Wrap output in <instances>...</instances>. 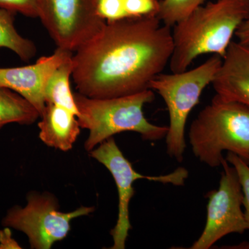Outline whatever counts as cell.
<instances>
[{
	"label": "cell",
	"mask_w": 249,
	"mask_h": 249,
	"mask_svg": "<svg viewBox=\"0 0 249 249\" xmlns=\"http://www.w3.org/2000/svg\"><path fill=\"white\" fill-rule=\"evenodd\" d=\"M93 211L94 207L82 206L71 212H61L52 195L31 193L25 206H14L7 211L2 225L24 232L31 249H50L54 243L67 237L73 219Z\"/></svg>",
	"instance_id": "obj_6"
},
{
	"label": "cell",
	"mask_w": 249,
	"mask_h": 249,
	"mask_svg": "<svg viewBox=\"0 0 249 249\" xmlns=\"http://www.w3.org/2000/svg\"><path fill=\"white\" fill-rule=\"evenodd\" d=\"M223 172L218 189L207 196V217L200 237L191 249H209L229 234H243L247 229L243 206V192L235 168L223 160Z\"/></svg>",
	"instance_id": "obj_9"
},
{
	"label": "cell",
	"mask_w": 249,
	"mask_h": 249,
	"mask_svg": "<svg viewBox=\"0 0 249 249\" xmlns=\"http://www.w3.org/2000/svg\"><path fill=\"white\" fill-rule=\"evenodd\" d=\"M37 18L57 47L75 52L106 25L96 0H37Z\"/></svg>",
	"instance_id": "obj_8"
},
{
	"label": "cell",
	"mask_w": 249,
	"mask_h": 249,
	"mask_svg": "<svg viewBox=\"0 0 249 249\" xmlns=\"http://www.w3.org/2000/svg\"><path fill=\"white\" fill-rule=\"evenodd\" d=\"M222 62L220 56L213 55L189 71L160 73L149 84V89L157 91L168 108L170 124L165 137L166 151L177 161L182 162L184 157L187 119L199 104L205 88L212 83Z\"/></svg>",
	"instance_id": "obj_5"
},
{
	"label": "cell",
	"mask_w": 249,
	"mask_h": 249,
	"mask_svg": "<svg viewBox=\"0 0 249 249\" xmlns=\"http://www.w3.org/2000/svg\"><path fill=\"white\" fill-rule=\"evenodd\" d=\"M40 114L29 101L7 88H0V129L10 124H31Z\"/></svg>",
	"instance_id": "obj_13"
},
{
	"label": "cell",
	"mask_w": 249,
	"mask_h": 249,
	"mask_svg": "<svg viewBox=\"0 0 249 249\" xmlns=\"http://www.w3.org/2000/svg\"><path fill=\"white\" fill-rule=\"evenodd\" d=\"M223 99L249 107V45L231 42L212 83Z\"/></svg>",
	"instance_id": "obj_11"
},
{
	"label": "cell",
	"mask_w": 249,
	"mask_h": 249,
	"mask_svg": "<svg viewBox=\"0 0 249 249\" xmlns=\"http://www.w3.org/2000/svg\"><path fill=\"white\" fill-rule=\"evenodd\" d=\"M155 98L154 91L150 89L129 96L107 98H89L75 93L80 127L89 132L85 142V150L91 152L105 141L124 132L138 133L147 142L165 138L168 126L152 124L144 114V106L153 102Z\"/></svg>",
	"instance_id": "obj_3"
},
{
	"label": "cell",
	"mask_w": 249,
	"mask_h": 249,
	"mask_svg": "<svg viewBox=\"0 0 249 249\" xmlns=\"http://www.w3.org/2000/svg\"><path fill=\"white\" fill-rule=\"evenodd\" d=\"M90 156L104 165L112 175L119 195V212L115 227L111 231L113 238L111 249H124L129 232L132 229L129 220V203L134 196V183L139 179L183 186L188 178V171L179 167L171 173L160 176H148L137 173L132 163L125 158L114 137L105 141L89 152Z\"/></svg>",
	"instance_id": "obj_7"
},
{
	"label": "cell",
	"mask_w": 249,
	"mask_h": 249,
	"mask_svg": "<svg viewBox=\"0 0 249 249\" xmlns=\"http://www.w3.org/2000/svg\"><path fill=\"white\" fill-rule=\"evenodd\" d=\"M73 52L58 48L52 55L42 56L33 65L0 67V88H7L22 96L38 111L46 106L45 90L55 70L73 56Z\"/></svg>",
	"instance_id": "obj_10"
},
{
	"label": "cell",
	"mask_w": 249,
	"mask_h": 249,
	"mask_svg": "<svg viewBox=\"0 0 249 249\" xmlns=\"http://www.w3.org/2000/svg\"><path fill=\"white\" fill-rule=\"evenodd\" d=\"M125 0H96L98 17L107 23L125 20Z\"/></svg>",
	"instance_id": "obj_19"
},
{
	"label": "cell",
	"mask_w": 249,
	"mask_h": 249,
	"mask_svg": "<svg viewBox=\"0 0 249 249\" xmlns=\"http://www.w3.org/2000/svg\"><path fill=\"white\" fill-rule=\"evenodd\" d=\"M22 247L12 237V232L9 227H5L0 230V249H19Z\"/></svg>",
	"instance_id": "obj_21"
},
{
	"label": "cell",
	"mask_w": 249,
	"mask_h": 249,
	"mask_svg": "<svg viewBox=\"0 0 249 249\" xmlns=\"http://www.w3.org/2000/svg\"><path fill=\"white\" fill-rule=\"evenodd\" d=\"M248 18L249 0H217L196 8L173 27L171 71H186L204 54L224 58L236 31Z\"/></svg>",
	"instance_id": "obj_2"
},
{
	"label": "cell",
	"mask_w": 249,
	"mask_h": 249,
	"mask_svg": "<svg viewBox=\"0 0 249 249\" xmlns=\"http://www.w3.org/2000/svg\"><path fill=\"white\" fill-rule=\"evenodd\" d=\"M160 7V0H125V19L157 17Z\"/></svg>",
	"instance_id": "obj_18"
},
{
	"label": "cell",
	"mask_w": 249,
	"mask_h": 249,
	"mask_svg": "<svg viewBox=\"0 0 249 249\" xmlns=\"http://www.w3.org/2000/svg\"><path fill=\"white\" fill-rule=\"evenodd\" d=\"M238 42L249 45V18L242 23L235 32Z\"/></svg>",
	"instance_id": "obj_22"
},
{
	"label": "cell",
	"mask_w": 249,
	"mask_h": 249,
	"mask_svg": "<svg viewBox=\"0 0 249 249\" xmlns=\"http://www.w3.org/2000/svg\"><path fill=\"white\" fill-rule=\"evenodd\" d=\"M16 13L0 9V48L14 52L21 60L29 61L35 56V44L22 37L15 27Z\"/></svg>",
	"instance_id": "obj_15"
},
{
	"label": "cell",
	"mask_w": 249,
	"mask_h": 249,
	"mask_svg": "<svg viewBox=\"0 0 249 249\" xmlns=\"http://www.w3.org/2000/svg\"><path fill=\"white\" fill-rule=\"evenodd\" d=\"M158 17L106 22L72 56V78L87 97L129 96L149 89L169 63L171 28Z\"/></svg>",
	"instance_id": "obj_1"
},
{
	"label": "cell",
	"mask_w": 249,
	"mask_h": 249,
	"mask_svg": "<svg viewBox=\"0 0 249 249\" xmlns=\"http://www.w3.org/2000/svg\"><path fill=\"white\" fill-rule=\"evenodd\" d=\"M40 118V140L47 146L61 151L71 150L81 128L76 114L62 106L46 103Z\"/></svg>",
	"instance_id": "obj_12"
},
{
	"label": "cell",
	"mask_w": 249,
	"mask_h": 249,
	"mask_svg": "<svg viewBox=\"0 0 249 249\" xmlns=\"http://www.w3.org/2000/svg\"><path fill=\"white\" fill-rule=\"evenodd\" d=\"M205 0H160L158 17L160 22L171 28L182 20Z\"/></svg>",
	"instance_id": "obj_16"
},
{
	"label": "cell",
	"mask_w": 249,
	"mask_h": 249,
	"mask_svg": "<svg viewBox=\"0 0 249 249\" xmlns=\"http://www.w3.org/2000/svg\"><path fill=\"white\" fill-rule=\"evenodd\" d=\"M193 155L211 168L221 166L223 152L249 164V107L215 94L192 122L188 132Z\"/></svg>",
	"instance_id": "obj_4"
},
{
	"label": "cell",
	"mask_w": 249,
	"mask_h": 249,
	"mask_svg": "<svg viewBox=\"0 0 249 249\" xmlns=\"http://www.w3.org/2000/svg\"><path fill=\"white\" fill-rule=\"evenodd\" d=\"M73 72L72 58L62 63L50 77L45 90L46 103H52L79 114L74 93H72L70 78Z\"/></svg>",
	"instance_id": "obj_14"
},
{
	"label": "cell",
	"mask_w": 249,
	"mask_h": 249,
	"mask_svg": "<svg viewBox=\"0 0 249 249\" xmlns=\"http://www.w3.org/2000/svg\"><path fill=\"white\" fill-rule=\"evenodd\" d=\"M226 160L235 168L240 179L244 196V215L249 230V164L231 152H228Z\"/></svg>",
	"instance_id": "obj_17"
},
{
	"label": "cell",
	"mask_w": 249,
	"mask_h": 249,
	"mask_svg": "<svg viewBox=\"0 0 249 249\" xmlns=\"http://www.w3.org/2000/svg\"><path fill=\"white\" fill-rule=\"evenodd\" d=\"M0 9L29 18H37V0H0Z\"/></svg>",
	"instance_id": "obj_20"
}]
</instances>
